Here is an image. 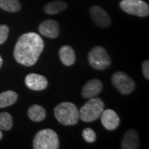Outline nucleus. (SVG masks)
Masks as SVG:
<instances>
[{
    "label": "nucleus",
    "mask_w": 149,
    "mask_h": 149,
    "mask_svg": "<svg viewBox=\"0 0 149 149\" xmlns=\"http://www.w3.org/2000/svg\"><path fill=\"white\" fill-rule=\"evenodd\" d=\"M44 42L36 33H24L18 39L14 49V57L19 64L31 66L37 63L44 51Z\"/></svg>",
    "instance_id": "obj_1"
},
{
    "label": "nucleus",
    "mask_w": 149,
    "mask_h": 149,
    "mask_svg": "<svg viewBox=\"0 0 149 149\" xmlns=\"http://www.w3.org/2000/svg\"><path fill=\"white\" fill-rule=\"evenodd\" d=\"M54 114L57 120L65 126H73L79 120V110L72 102H61L55 108Z\"/></svg>",
    "instance_id": "obj_2"
},
{
    "label": "nucleus",
    "mask_w": 149,
    "mask_h": 149,
    "mask_svg": "<svg viewBox=\"0 0 149 149\" xmlns=\"http://www.w3.org/2000/svg\"><path fill=\"white\" fill-rule=\"evenodd\" d=\"M104 110V104L99 97H93L80 109L79 119L84 122H92L99 119Z\"/></svg>",
    "instance_id": "obj_3"
},
{
    "label": "nucleus",
    "mask_w": 149,
    "mask_h": 149,
    "mask_svg": "<svg viewBox=\"0 0 149 149\" xmlns=\"http://www.w3.org/2000/svg\"><path fill=\"white\" fill-rule=\"evenodd\" d=\"M59 137L55 131L50 128L41 130L35 136L33 148L35 149H58Z\"/></svg>",
    "instance_id": "obj_4"
},
{
    "label": "nucleus",
    "mask_w": 149,
    "mask_h": 149,
    "mask_svg": "<svg viewBox=\"0 0 149 149\" xmlns=\"http://www.w3.org/2000/svg\"><path fill=\"white\" fill-rule=\"evenodd\" d=\"M88 62L94 69L103 70L109 68L111 59L107 50L102 46H95L88 53Z\"/></svg>",
    "instance_id": "obj_5"
},
{
    "label": "nucleus",
    "mask_w": 149,
    "mask_h": 149,
    "mask_svg": "<svg viewBox=\"0 0 149 149\" xmlns=\"http://www.w3.org/2000/svg\"><path fill=\"white\" fill-rule=\"evenodd\" d=\"M120 6L126 13L144 17L149 14L148 4L142 0H122Z\"/></svg>",
    "instance_id": "obj_6"
},
{
    "label": "nucleus",
    "mask_w": 149,
    "mask_h": 149,
    "mask_svg": "<svg viewBox=\"0 0 149 149\" xmlns=\"http://www.w3.org/2000/svg\"><path fill=\"white\" fill-rule=\"evenodd\" d=\"M111 81L117 91L124 95L130 94L135 89L134 80L123 72H116L113 74Z\"/></svg>",
    "instance_id": "obj_7"
},
{
    "label": "nucleus",
    "mask_w": 149,
    "mask_h": 149,
    "mask_svg": "<svg viewBox=\"0 0 149 149\" xmlns=\"http://www.w3.org/2000/svg\"><path fill=\"white\" fill-rule=\"evenodd\" d=\"M91 17L94 23L101 28H108L111 25V19L107 12L97 6L90 9Z\"/></svg>",
    "instance_id": "obj_8"
},
{
    "label": "nucleus",
    "mask_w": 149,
    "mask_h": 149,
    "mask_svg": "<svg viewBox=\"0 0 149 149\" xmlns=\"http://www.w3.org/2000/svg\"><path fill=\"white\" fill-rule=\"evenodd\" d=\"M25 84L29 89L35 91H41L46 88L48 80L44 76L36 73H30L25 78Z\"/></svg>",
    "instance_id": "obj_9"
},
{
    "label": "nucleus",
    "mask_w": 149,
    "mask_h": 149,
    "mask_svg": "<svg viewBox=\"0 0 149 149\" xmlns=\"http://www.w3.org/2000/svg\"><path fill=\"white\" fill-rule=\"evenodd\" d=\"M100 117L102 125L108 130H114L118 128L120 125V117L116 112L113 110H104Z\"/></svg>",
    "instance_id": "obj_10"
},
{
    "label": "nucleus",
    "mask_w": 149,
    "mask_h": 149,
    "mask_svg": "<svg viewBox=\"0 0 149 149\" xmlns=\"http://www.w3.org/2000/svg\"><path fill=\"white\" fill-rule=\"evenodd\" d=\"M103 89L102 82L98 79L89 80L85 84L81 90V95L85 99H91L98 95Z\"/></svg>",
    "instance_id": "obj_11"
},
{
    "label": "nucleus",
    "mask_w": 149,
    "mask_h": 149,
    "mask_svg": "<svg viewBox=\"0 0 149 149\" xmlns=\"http://www.w3.org/2000/svg\"><path fill=\"white\" fill-rule=\"evenodd\" d=\"M40 34L51 39H55L59 36V26L55 20L47 19L40 24L39 26Z\"/></svg>",
    "instance_id": "obj_12"
},
{
    "label": "nucleus",
    "mask_w": 149,
    "mask_h": 149,
    "mask_svg": "<svg viewBox=\"0 0 149 149\" xmlns=\"http://www.w3.org/2000/svg\"><path fill=\"white\" fill-rule=\"evenodd\" d=\"M121 146L123 149L138 148L139 139L137 132L134 129L128 130L123 137Z\"/></svg>",
    "instance_id": "obj_13"
},
{
    "label": "nucleus",
    "mask_w": 149,
    "mask_h": 149,
    "mask_svg": "<svg viewBox=\"0 0 149 149\" xmlns=\"http://www.w3.org/2000/svg\"><path fill=\"white\" fill-rule=\"evenodd\" d=\"M59 57L61 62L65 66H70L74 64L76 60V56L74 51L71 46H62L59 51Z\"/></svg>",
    "instance_id": "obj_14"
},
{
    "label": "nucleus",
    "mask_w": 149,
    "mask_h": 149,
    "mask_svg": "<svg viewBox=\"0 0 149 149\" xmlns=\"http://www.w3.org/2000/svg\"><path fill=\"white\" fill-rule=\"evenodd\" d=\"M28 116L33 122H40L46 118V110L42 106L35 104V105L31 106L29 109Z\"/></svg>",
    "instance_id": "obj_15"
},
{
    "label": "nucleus",
    "mask_w": 149,
    "mask_h": 149,
    "mask_svg": "<svg viewBox=\"0 0 149 149\" xmlns=\"http://www.w3.org/2000/svg\"><path fill=\"white\" fill-rule=\"evenodd\" d=\"M18 99V95L13 91H6L0 93V109L10 107Z\"/></svg>",
    "instance_id": "obj_16"
},
{
    "label": "nucleus",
    "mask_w": 149,
    "mask_h": 149,
    "mask_svg": "<svg viewBox=\"0 0 149 149\" xmlns=\"http://www.w3.org/2000/svg\"><path fill=\"white\" fill-rule=\"evenodd\" d=\"M67 4L62 1H55L48 3L44 7V12L48 15H55L61 13L66 8Z\"/></svg>",
    "instance_id": "obj_17"
},
{
    "label": "nucleus",
    "mask_w": 149,
    "mask_h": 149,
    "mask_svg": "<svg viewBox=\"0 0 149 149\" xmlns=\"http://www.w3.org/2000/svg\"><path fill=\"white\" fill-rule=\"evenodd\" d=\"M0 8L10 13L18 12L21 9L19 0H0Z\"/></svg>",
    "instance_id": "obj_18"
},
{
    "label": "nucleus",
    "mask_w": 149,
    "mask_h": 149,
    "mask_svg": "<svg viewBox=\"0 0 149 149\" xmlns=\"http://www.w3.org/2000/svg\"><path fill=\"white\" fill-rule=\"evenodd\" d=\"M13 120L10 114L7 112L0 113V130H9L13 127Z\"/></svg>",
    "instance_id": "obj_19"
},
{
    "label": "nucleus",
    "mask_w": 149,
    "mask_h": 149,
    "mask_svg": "<svg viewBox=\"0 0 149 149\" xmlns=\"http://www.w3.org/2000/svg\"><path fill=\"white\" fill-rule=\"evenodd\" d=\"M82 137L84 140L88 143H93L97 139L95 132L90 128H86L83 130Z\"/></svg>",
    "instance_id": "obj_20"
},
{
    "label": "nucleus",
    "mask_w": 149,
    "mask_h": 149,
    "mask_svg": "<svg viewBox=\"0 0 149 149\" xmlns=\"http://www.w3.org/2000/svg\"><path fill=\"white\" fill-rule=\"evenodd\" d=\"M9 33V28L8 26L3 24L0 25V45L3 44L7 40Z\"/></svg>",
    "instance_id": "obj_21"
},
{
    "label": "nucleus",
    "mask_w": 149,
    "mask_h": 149,
    "mask_svg": "<svg viewBox=\"0 0 149 149\" xmlns=\"http://www.w3.org/2000/svg\"><path fill=\"white\" fill-rule=\"evenodd\" d=\"M142 72L144 74V77L146 79H149V61L148 60H146L143 62L142 66Z\"/></svg>",
    "instance_id": "obj_22"
},
{
    "label": "nucleus",
    "mask_w": 149,
    "mask_h": 149,
    "mask_svg": "<svg viewBox=\"0 0 149 149\" xmlns=\"http://www.w3.org/2000/svg\"><path fill=\"white\" fill-rule=\"evenodd\" d=\"M2 64H3V59L1 58V55H0V68H1V66H2Z\"/></svg>",
    "instance_id": "obj_23"
},
{
    "label": "nucleus",
    "mask_w": 149,
    "mask_h": 149,
    "mask_svg": "<svg viewBox=\"0 0 149 149\" xmlns=\"http://www.w3.org/2000/svg\"><path fill=\"white\" fill-rule=\"evenodd\" d=\"M2 137H3V133H2V132H1V130H0V140L2 139Z\"/></svg>",
    "instance_id": "obj_24"
}]
</instances>
